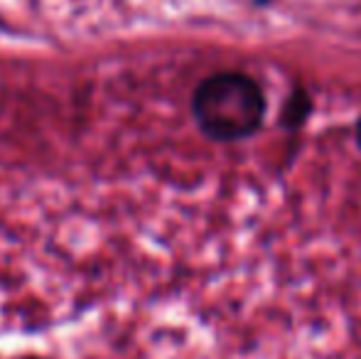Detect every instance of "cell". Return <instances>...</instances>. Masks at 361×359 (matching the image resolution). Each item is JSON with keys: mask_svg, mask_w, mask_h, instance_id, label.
Returning <instances> with one entry per match:
<instances>
[{"mask_svg": "<svg viewBox=\"0 0 361 359\" xmlns=\"http://www.w3.org/2000/svg\"><path fill=\"white\" fill-rule=\"evenodd\" d=\"M192 109L200 128L209 138L228 143L256 133L266 114V99L251 77L221 72L197 87Z\"/></svg>", "mask_w": 361, "mask_h": 359, "instance_id": "1", "label": "cell"}, {"mask_svg": "<svg viewBox=\"0 0 361 359\" xmlns=\"http://www.w3.org/2000/svg\"><path fill=\"white\" fill-rule=\"evenodd\" d=\"M310 111V99L307 94H302V91H295L293 96H290V101L286 104V111H283V126H298L305 121V116H307Z\"/></svg>", "mask_w": 361, "mask_h": 359, "instance_id": "2", "label": "cell"}, {"mask_svg": "<svg viewBox=\"0 0 361 359\" xmlns=\"http://www.w3.org/2000/svg\"><path fill=\"white\" fill-rule=\"evenodd\" d=\"M357 140H359V148H361V118H359V123H357Z\"/></svg>", "mask_w": 361, "mask_h": 359, "instance_id": "3", "label": "cell"}]
</instances>
